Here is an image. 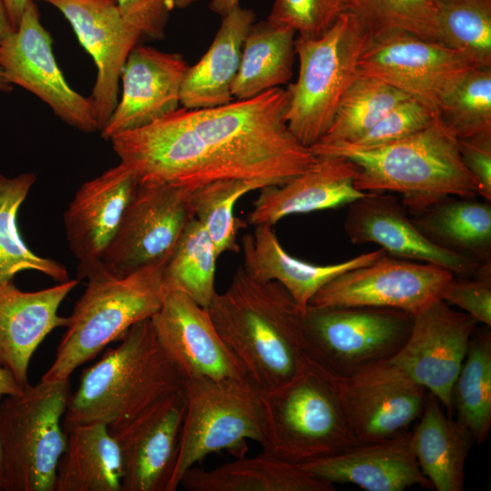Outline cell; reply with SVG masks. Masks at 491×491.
<instances>
[{
	"label": "cell",
	"instance_id": "obj_23",
	"mask_svg": "<svg viewBox=\"0 0 491 491\" xmlns=\"http://www.w3.org/2000/svg\"><path fill=\"white\" fill-rule=\"evenodd\" d=\"M76 279L32 292L22 291L13 281H0V366L22 387L29 385L30 360L43 340L55 328L67 324L58 315Z\"/></svg>",
	"mask_w": 491,
	"mask_h": 491
},
{
	"label": "cell",
	"instance_id": "obj_50",
	"mask_svg": "<svg viewBox=\"0 0 491 491\" xmlns=\"http://www.w3.org/2000/svg\"><path fill=\"white\" fill-rule=\"evenodd\" d=\"M3 396H0V401ZM5 466H4V453L0 437V491H5Z\"/></svg>",
	"mask_w": 491,
	"mask_h": 491
},
{
	"label": "cell",
	"instance_id": "obj_6",
	"mask_svg": "<svg viewBox=\"0 0 491 491\" xmlns=\"http://www.w3.org/2000/svg\"><path fill=\"white\" fill-rule=\"evenodd\" d=\"M165 266L152 265L121 276L101 267L88 276L67 317L55 359L40 380L70 379L77 367L120 340L133 326L150 319L167 294Z\"/></svg>",
	"mask_w": 491,
	"mask_h": 491
},
{
	"label": "cell",
	"instance_id": "obj_1",
	"mask_svg": "<svg viewBox=\"0 0 491 491\" xmlns=\"http://www.w3.org/2000/svg\"><path fill=\"white\" fill-rule=\"evenodd\" d=\"M281 87L213 107H178L109 141L138 183L195 189L222 179L283 184L316 161L287 127Z\"/></svg>",
	"mask_w": 491,
	"mask_h": 491
},
{
	"label": "cell",
	"instance_id": "obj_10",
	"mask_svg": "<svg viewBox=\"0 0 491 491\" xmlns=\"http://www.w3.org/2000/svg\"><path fill=\"white\" fill-rule=\"evenodd\" d=\"M414 315L375 306H312L303 314L308 355L347 376L392 358L407 340Z\"/></svg>",
	"mask_w": 491,
	"mask_h": 491
},
{
	"label": "cell",
	"instance_id": "obj_21",
	"mask_svg": "<svg viewBox=\"0 0 491 491\" xmlns=\"http://www.w3.org/2000/svg\"><path fill=\"white\" fill-rule=\"evenodd\" d=\"M344 229L353 244L375 243L390 256L438 266L453 276L476 275L483 266L430 241L394 195L367 193L349 204Z\"/></svg>",
	"mask_w": 491,
	"mask_h": 491
},
{
	"label": "cell",
	"instance_id": "obj_32",
	"mask_svg": "<svg viewBox=\"0 0 491 491\" xmlns=\"http://www.w3.org/2000/svg\"><path fill=\"white\" fill-rule=\"evenodd\" d=\"M296 32L268 20L251 26L232 86L235 100H243L287 84L293 75Z\"/></svg>",
	"mask_w": 491,
	"mask_h": 491
},
{
	"label": "cell",
	"instance_id": "obj_8",
	"mask_svg": "<svg viewBox=\"0 0 491 491\" xmlns=\"http://www.w3.org/2000/svg\"><path fill=\"white\" fill-rule=\"evenodd\" d=\"M70 379L42 381L0 401L5 491H53L66 445Z\"/></svg>",
	"mask_w": 491,
	"mask_h": 491
},
{
	"label": "cell",
	"instance_id": "obj_37",
	"mask_svg": "<svg viewBox=\"0 0 491 491\" xmlns=\"http://www.w3.org/2000/svg\"><path fill=\"white\" fill-rule=\"evenodd\" d=\"M267 185L262 180L222 179L191 191L194 216L205 229L218 256L239 251L237 234L246 223L235 217V203L247 193Z\"/></svg>",
	"mask_w": 491,
	"mask_h": 491
},
{
	"label": "cell",
	"instance_id": "obj_13",
	"mask_svg": "<svg viewBox=\"0 0 491 491\" xmlns=\"http://www.w3.org/2000/svg\"><path fill=\"white\" fill-rule=\"evenodd\" d=\"M0 66L10 84L34 94L67 125L98 130L89 97L73 89L58 66L35 0L28 1L17 27L0 39Z\"/></svg>",
	"mask_w": 491,
	"mask_h": 491
},
{
	"label": "cell",
	"instance_id": "obj_16",
	"mask_svg": "<svg viewBox=\"0 0 491 491\" xmlns=\"http://www.w3.org/2000/svg\"><path fill=\"white\" fill-rule=\"evenodd\" d=\"M333 376L349 426L359 444L407 431L421 416L428 396L424 386L387 362L352 376Z\"/></svg>",
	"mask_w": 491,
	"mask_h": 491
},
{
	"label": "cell",
	"instance_id": "obj_31",
	"mask_svg": "<svg viewBox=\"0 0 491 491\" xmlns=\"http://www.w3.org/2000/svg\"><path fill=\"white\" fill-rule=\"evenodd\" d=\"M434 244L481 265L491 263V205L446 196L412 218Z\"/></svg>",
	"mask_w": 491,
	"mask_h": 491
},
{
	"label": "cell",
	"instance_id": "obj_12",
	"mask_svg": "<svg viewBox=\"0 0 491 491\" xmlns=\"http://www.w3.org/2000/svg\"><path fill=\"white\" fill-rule=\"evenodd\" d=\"M358 74L379 79L436 113L444 95L468 70L478 67L458 51L404 30L370 35Z\"/></svg>",
	"mask_w": 491,
	"mask_h": 491
},
{
	"label": "cell",
	"instance_id": "obj_46",
	"mask_svg": "<svg viewBox=\"0 0 491 491\" xmlns=\"http://www.w3.org/2000/svg\"><path fill=\"white\" fill-rule=\"evenodd\" d=\"M29 0H3L14 29L18 25Z\"/></svg>",
	"mask_w": 491,
	"mask_h": 491
},
{
	"label": "cell",
	"instance_id": "obj_49",
	"mask_svg": "<svg viewBox=\"0 0 491 491\" xmlns=\"http://www.w3.org/2000/svg\"><path fill=\"white\" fill-rule=\"evenodd\" d=\"M13 28L3 0H0V39L11 34Z\"/></svg>",
	"mask_w": 491,
	"mask_h": 491
},
{
	"label": "cell",
	"instance_id": "obj_41",
	"mask_svg": "<svg viewBox=\"0 0 491 491\" xmlns=\"http://www.w3.org/2000/svg\"><path fill=\"white\" fill-rule=\"evenodd\" d=\"M346 11V0H275L267 20L292 28L298 36L314 38Z\"/></svg>",
	"mask_w": 491,
	"mask_h": 491
},
{
	"label": "cell",
	"instance_id": "obj_52",
	"mask_svg": "<svg viewBox=\"0 0 491 491\" xmlns=\"http://www.w3.org/2000/svg\"><path fill=\"white\" fill-rule=\"evenodd\" d=\"M198 0H175V5L178 8H185Z\"/></svg>",
	"mask_w": 491,
	"mask_h": 491
},
{
	"label": "cell",
	"instance_id": "obj_44",
	"mask_svg": "<svg viewBox=\"0 0 491 491\" xmlns=\"http://www.w3.org/2000/svg\"><path fill=\"white\" fill-rule=\"evenodd\" d=\"M124 20L141 35L163 39L175 0H115Z\"/></svg>",
	"mask_w": 491,
	"mask_h": 491
},
{
	"label": "cell",
	"instance_id": "obj_36",
	"mask_svg": "<svg viewBox=\"0 0 491 491\" xmlns=\"http://www.w3.org/2000/svg\"><path fill=\"white\" fill-rule=\"evenodd\" d=\"M409 95L372 76L358 75L341 97L332 123L316 144L351 143Z\"/></svg>",
	"mask_w": 491,
	"mask_h": 491
},
{
	"label": "cell",
	"instance_id": "obj_45",
	"mask_svg": "<svg viewBox=\"0 0 491 491\" xmlns=\"http://www.w3.org/2000/svg\"><path fill=\"white\" fill-rule=\"evenodd\" d=\"M463 163L476 181L479 195L491 201V132L458 139Z\"/></svg>",
	"mask_w": 491,
	"mask_h": 491
},
{
	"label": "cell",
	"instance_id": "obj_38",
	"mask_svg": "<svg viewBox=\"0 0 491 491\" xmlns=\"http://www.w3.org/2000/svg\"><path fill=\"white\" fill-rule=\"evenodd\" d=\"M437 41L491 66V0H436Z\"/></svg>",
	"mask_w": 491,
	"mask_h": 491
},
{
	"label": "cell",
	"instance_id": "obj_51",
	"mask_svg": "<svg viewBox=\"0 0 491 491\" xmlns=\"http://www.w3.org/2000/svg\"><path fill=\"white\" fill-rule=\"evenodd\" d=\"M13 89V85L6 79L2 67L0 66V92H10Z\"/></svg>",
	"mask_w": 491,
	"mask_h": 491
},
{
	"label": "cell",
	"instance_id": "obj_33",
	"mask_svg": "<svg viewBox=\"0 0 491 491\" xmlns=\"http://www.w3.org/2000/svg\"><path fill=\"white\" fill-rule=\"evenodd\" d=\"M36 181L33 172L7 177L0 174V281H13L22 271H36L61 283L68 280L65 266L32 251L20 235L19 209Z\"/></svg>",
	"mask_w": 491,
	"mask_h": 491
},
{
	"label": "cell",
	"instance_id": "obj_7",
	"mask_svg": "<svg viewBox=\"0 0 491 491\" xmlns=\"http://www.w3.org/2000/svg\"><path fill=\"white\" fill-rule=\"evenodd\" d=\"M369 37L360 19L346 11L321 35L296 38L299 72L286 89L285 119L304 145H316L328 130L341 97L359 75Z\"/></svg>",
	"mask_w": 491,
	"mask_h": 491
},
{
	"label": "cell",
	"instance_id": "obj_9",
	"mask_svg": "<svg viewBox=\"0 0 491 491\" xmlns=\"http://www.w3.org/2000/svg\"><path fill=\"white\" fill-rule=\"evenodd\" d=\"M259 391L246 378L184 382L185 411L168 491L176 490L185 473L206 456L224 450L240 458L248 440L261 444Z\"/></svg>",
	"mask_w": 491,
	"mask_h": 491
},
{
	"label": "cell",
	"instance_id": "obj_17",
	"mask_svg": "<svg viewBox=\"0 0 491 491\" xmlns=\"http://www.w3.org/2000/svg\"><path fill=\"white\" fill-rule=\"evenodd\" d=\"M57 9L92 57L96 77L89 97L98 125L117 105L123 66L141 34L122 17L115 0H35Z\"/></svg>",
	"mask_w": 491,
	"mask_h": 491
},
{
	"label": "cell",
	"instance_id": "obj_25",
	"mask_svg": "<svg viewBox=\"0 0 491 491\" xmlns=\"http://www.w3.org/2000/svg\"><path fill=\"white\" fill-rule=\"evenodd\" d=\"M301 466L333 485L350 483L367 491L433 488L419 468L408 431Z\"/></svg>",
	"mask_w": 491,
	"mask_h": 491
},
{
	"label": "cell",
	"instance_id": "obj_2",
	"mask_svg": "<svg viewBox=\"0 0 491 491\" xmlns=\"http://www.w3.org/2000/svg\"><path fill=\"white\" fill-rule=\"evenodd\" d=\"M206 309L245 378L260 391L291 380L309 356L303 313L278 282L257 281L239 266Z\"/></svg>",
	"mask_w": 491,
	"mask_h": 491
},
{
	"label": "cell",
	"instance_id": "obj_11",
	"mask_svg": "<svg viewBox=\"0 0 491 491\" xmlns=\"http://www.w3.org/2000/svg\"><path fill=\"white\" fill-rule=\"evenodd\" d=\"M191 191L168 184L138 183L103 256V269L121 276L145 266L165 265L195 217Z\"/></svg>",
	"mask_w": 491,
	"mask_h": 491
},
{
	"label": "cell",
	"instance_id": "obj_15",
	"mask_svg": "<svg viewBox=\"0 0 491 491\" xmlns=\"http://www.w3.org/2000/svg\"><path fill=\"white\" fill-rule=\"evenodd\" d=\"M477 324L437 300L414 316L407 340L386 362L433 394L451 416L453 385Z\"/></svg>",
	"mask_w": 491,
	"mask_h": 491
},
{
	"label": "cell",
	"instance_id": "obj_35",
	"mask_svg": "<svg viewBox=\"0 0 491 491\" xmlns=\"http://www.w3.org/2000/svg\"><path fill=\"white\" fill-rule=\"evenodd\" d=\"M218 254L196 218L185 226L164 268L167 291H180L206 308L214 298Z\"/></svg>",
	"mask_w": 491,
	"mask_h": 491
},
{
	"label": "cell",
	"instance_id": "obj_29",
	"mask_svg": "<svg viewBox=\"0 0 491 491\" xmlns=\"http://www.w3.org/2000/svg\"><path fill=\"white\" fill-rule=\"evenodd\" d=\"M419 468L437 491H462L465 465L473 445L467 428L445 414L438 399L428 392L419 422L411 432Z\"/></svg>",
	"mask_w": 491,
	"mask_h": 491
},
{
	"label": "cell",
	"instance_id": "obj_43",
	"mask_svg": "<svg viewBox=\"0 0 491 491\" xmlns=\"http://www.w3.org/2000/svg\"><path fill=\"white\" fill-rule=\"evenodd\" d=\"M474 280H450L441 300L456 306L477 323L491 326V263L481 266Z\"/></svg>",
	"mask_w": 491,
	"mask_h": 491
},
{
	"label": "cell",
	"instance_id": "obj_48",
	"mask_svg": "<svg viewBox=\"0 0 491 491\" xmlns=\"http://www.w3.org/2000/svg\"><path fill=\"white\" fill-rule=\"evenodd\" d=\"M239 5V0H211L210 8L221 16Z\"/></svg>",
	"mask_w": 491,
	"mask_h": 491
},
{
	"label": "cell",
	"instance_id": "obj_34",
	"mask_svg": "<svg viewBox=\"0 0 491 491\" xmlns=\"http://www.w3.org/2000/svg\"><path fill=\"white\" fill-rule=\"evenodd\" d=\"M486 326L475 330L452 388L456 420L480 445L491 427V333Z\"/></svg>",
	"mask_w": 491,
	"mask_h": 491
},
{
	"label": "cell",
	"instance_id": "obj_47",
	"mask_svg": "<svg viewBox=\"0 0 491 491\" xmlns=\"http://www.w3.org/2000/svg\"><path fill=\"white\" fill-rule=\"evenodd\" d=\"M23 388L17 384L14 376L0 366V396H9L19 393Z\"/></svg>",
	"mask_w": 491,
	"mask_h": 491
},
{
	"label": "cell",
	"instance_id": "obj_28",
	"mask_svg": "<svg viewBox=\"0 0 491 491\" xmlns=\"http://www.w3.org/2000/svg\"><path fill=\"white\" fill-rule=\"evenodd\" d=\"M180 486L189 491H334V485L301 466L262 452L213 469L192 466Z\"/></svg>",
	"mask_w": 491,
	"mask_h": 491
},
{
	"label": "cell",
	"instance_id": "obj_18",
	"mask_svg": "<svg viewBox=\"0 0 491 491\" xmlns=\"http://www.w3.org/2000/svg\"><path fill=\"white\" fill-rule=\"evenodd\" d=\"M185 411L184 387L109 429L122 458V491H168Z\"/></svg>",
	"mask_w": 491,
	"mask_h": 491
},
{
	"label": "cell",
	"instance_id": "obj_5",
	"mask_svg": "<svg viewBox=\"0 0 491 491\" xmlns=\"http://www.w3.org/2000/svg\"><path fill=\"white\" fill-rule=\"evenodd\" d=\"M262 452L297 466L360 445L354 436L333 374L307 357L289 381L259 391Z\"/></svg>",
	"mask_w": 491,
	"mask_h": 491
},
{
	"label": "cell",
	"instance_id": "obj_19",
	"mask_svg": "<svg viewBox=\"0 0 491 491\" xmlns=\"http://www.w3.org/2000/svg\"><path fill=\"white\" fill-rule=\"evenodd\" d=\"M150 321L160 346L184 382L194 378H245L207 309L187 295L167 291Z\"/></svg>",
	"mask_w": 491,
	"mask_h": 491
},
{
	"label": "cell",
	"instance_id": "obj_4",
	"mask_svg": "<svg viewBox=\"0 0 491 491\" xmlns=\"http://www.w3.org/2000/svg\"><path fill=\"white\" fill-rule=\"evenodd\" d=\"M184 380L160 346L150 319L133 326L80 376L70 394L63 428L103 423L109 429L181 390Z\"/></svg>",
	"mask_w": 491,
	"mask_h": 491
},
{
	"label": "cell",
	"instance_id": "obj_14",
	"mask_svg": "<svg viewBox=\"0 0 491 491\" xmlns=\"http://www.w3.org/2000/svg\"><path fill=\"white\" fill-rule=\"evenodd\" d=\"M449 271L385 254L366 266L335 277L312 297V306H375L416 315L441 299Z\"/></svg>",
	"mask_w": 491,
	"mask_h": 491
},
{
	"label": "cell",
	"instance_id": "obj_3",
	"mask_svg": "<svg viewBox=\"0 0 491 491\" xmlns=\"http://www.w3.org/2000/svg\"><path fill=\"white\" fill-rule=\"evenodd\" d=\"M317 155H337L358 168L354 185L366 193L396 192L413 216L446 196L475 198L479 188L466 169L458 139L437 115L431 124L406 138L374 147L347 144L311 146Z\"/></svg>",
	"mask_w": 491,
	"mask_h": 491
},
{
	"label": "cell",
	"instance_id": "obj_20",
	"mask_svg": "<svg viewBox=\"0 0 491 491\" xmlns=\"http://www.w3.org/2000/svg\"><path fill=\"white\" fill-rule=\"evenodd\" d=\"M138 182L118 163L85 182L64 214L66 239L78 260V277L86 278L102 267V258L115 237Z\"/></svg>",
	"mask_w": 491,
	"mask_h": 491
},
{
	"label": "cell",
	"instance_id": "obj_42",
	"mask_svg": "<svg viewBox=\"0 0 491 491\" xmlns=\"http://www.w3.org/2000/svg\"><path fill=\"white\" fill-rule=\"evenodd\" d=\"M436 113L415 98H407L389 109L370 129L351 143L374 147L413 135L428 126Z\"/></svg>",
	"mask_w": 491,
	"mask_h": 491
},
{
	"label": "cell",
	"instance_id": "obj_22",
	"mask_svg": "<svg viewBox=\"0 0 491 491\" xmlns=\"http://www.w3.org/2000/svg\"><path fill=\"white\" fill-rule=\"evenodd\" d=\"M188 65L176 53L135 45L121 73L117 105L100 130L114 135L154 123L180 107V90Z\"/></svg>",
	"mask_w": 491,
	"mask_h": 491
},
{
	"label": "cell",
	"instance_id": "obj_24",
	"mask_svg": "<svg viewBox=\"0 0 491 491\" xmlns=\"http://www.w3.org/2000/svg\"><path fill=\"white\" fill-rule=\"evenodd\" d=\"M357 170L345 156L317 155L316 163L306 172L283 184L261 188L247 221L255 226H273L291 215L348 205L367 194L354 185Z\"/></svg>",
	"mask_w": 491,
	"mask_h": 491
},
{
	"label": "cell",
	"instance_id": "obj_27",
	"mask_svg": "<svg viewBox=\"0 0 491 491\" xmlns=\"http://www.w3.org/2000/svg\"><path fill=\"white\" fill-rule=\"evenodd\" d=\"M254 21V12L240 5L222 16L211 45L185 74L180 90L183 107H213L235 100L232 86L239 69L243 45Z\"/></svg>",
	"mask_w": 491,
	"mask_h": 491
},
{
	"label": "cell",
	"instance_id": "obj_39",
	"mask_svg": "<svg viewBox=\"0 0 491 491\" xmlns=\"http://www.w3.org/2000/svg\"><path fill=\"white\" fill-rule=\"evenodd\" d=\"M436 115L457 139L491 132V66L463 75L441 98Z\"/></svg>",
	"mask_w": 491,
	"mask_h": 491
},
{
	"label": "cell",
	"instance_id": "obj_26",
	"mask_svg": "<svg viewBox=\"0 0 491 491\" xmlns=\"http://www.w3.org/2000/svg\"><path fill=\"white\" fill-rule=\"evenodd\" d=\"M243 265L246 273L261 281L281 284L304 314L312 297L326 284L346 271L373 263L386 252L378 250L359 255L332 265H315L289 255L280 244L273 226L256 225L255 231L242 240Z\"/></svg>",
	"mask_w": 491,
	"mask_h": 491
},
{
	"label": "cell",
	"instance_id": "obj_40",
	"mask_svg": "<svg viewBox=\"0 0 491 491\" xmlns=\"http://www.w3.org/2000/svg\"><path fill=\"white\" fill-rule=\"evenodd\" d=\"M346 4L347 11L360 19L370 35L397 29L437 41L436 0H346Z\"/></svg>",
	"mask_w": 491,
	"mask_h": 491
},
{
	"label": "cell",
	"instance_id": "obj_30",
	"mask_svg": "<svg viewBox=\"0 0 491 491\" xmlns=\"http://www.w3.org/2000/svg\"><path fill=\"white\" fill-rule=\"evenodd\" d=\"M65 433L53 491H122L121 453L108 426L83 424Z\"/></svg>",
	"mask_w": 491,
	"mask_h": 491
}]
</instances>
